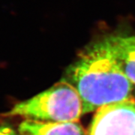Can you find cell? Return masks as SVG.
<instances>
[{"label":"cell","mask_w":135,"mask_h":135,"mask_svg":"<svg viewBox=\"0 0 135 135\" xmlns=\"http://www.w3.org/2000/svg\"><path fill=\"white\" fill-rule=\"evenodd\" d=\"M0 135H20L19 131H15L12 127L7 125L0 126Z\"/></svg>","instance_id":"8992f818"},{"label":"cell","mask_w":135,"mask_h":135,"mask_svg":"<svg viewBox=\"0 0 135 135\" xmlns=\"http://www.w3.org/2000/svg\"><path fill=\"white\" fill-rule=\"evenodd\" d=\"M87 135H135V101L133 98L98 108Z\"/></svg>","instance_id":"3957f363"},{"label":"cell","mask_w":135,"mask_h":135,"mask_svg":"<svg viewBox=\"0 0 135 135\" xmlns=\"http://www.w3.org/2000/svg\"><path fill=\"white\" fill-rule=\"evenodd\" d=\"M122 71L135 86V36L108 38Z\"/></svg>","instance_id":"5b68a950"},{"label":"cell","mask_w":135,"mask_h":135,"mask_svg":"<svg viewBox=\"0 0 135 135\" xmlns=\"http://www.w3.org/2000/svg\"><path fill=\"white\" fill-rule=\"evenodd\" d=\"M82 115L80 96L65 78L31 98L16 104L5 113V116L54 122H78Z\"/></svg>","instance_id":"7a4b0ae2"},{"label":"cell","mask_w":135,"mask_h":135,"mask_svg":"<svg viewBox=\"0 0 135 135\" xmlns=\"http://www.w3.org/2000/svg\"><path fill=\"white\" fill-rule=\"evenodd\" d=\"M65 79L79 93L83 114L132 98L134 85L119 67L108 38L81 51Z\"/></svg>","instance_id":"6da1fadb"},{"label":"cell","mask_w":135,"mask_h":135,"mask_svg":"<svg viewBox=\"0 0 135 135\" xmlns=\"http://www.w3.org/2000/svg\"><path fill=\"white\" fill-rule=\"evenodd\" d=\"M20 135H86L78 122H54L26 119L18 128Z\"/></svg>","instance_id":"277c9868"}]
</instances>
